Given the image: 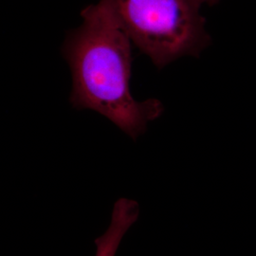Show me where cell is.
<instances>
[{"instance_id": "1", "label": "cell", "mask_w": 256, "mask_h": 256, "mask_svg": "<svg viewBox=\"0 0 256 256\" xmlns=\"http://www.w3.org/2000/svg\"><path fill=\"white\" fill-rule=\"evenodd\" d=\"M82 24L68 32L63 54L70 68L74 108L95 111L136 140L158 118L156 99L138 101L130 92L132 42L108 9L99 3L81 12Z\"/></svg>"}, {"instance_id": "2", "label": "cell", "mask_w": 256, "mask_h": 256, "mask_svg": "<svg viewBox=\"0 0 256 256\" xmlns=\"http://www.w3.org/2000/svg\"><path fill=\"white\" fill-rule=\"evenodd\" d=\"M132 44L162 68L210 44L203 0H100Z\"/></svg>"}, {"instance_id": "3", "label": "cell", "mask_w": 256, "mask_h": 256, "mask_svg": "<svg viewBox=\"0 0 256 256\" xmlns=\"http://www.w3.org/2000/svg\"><path fill=\"white\" fill-rule=\"evenodd\" d=\"M140 208L137 202L120 198L115 203L110 226L95 240V256H115L128 230L137 221Z\"/></svg>"}, {"instance_id": "4", "label": "cell", "mask_w": 256, "mask_h": 256, "mask_svg": "<svg viewBox=\"0 0 256 256\" xmlns=\"http://www.w3.org/2000/svg\"><path fill=\"white\" fill-rule=\"evenodd\" d=\"M204 1V3L205 4H208V5H214V4H216V3H218V1L220 0H203Z\"/></svg>"}]
</instances>
